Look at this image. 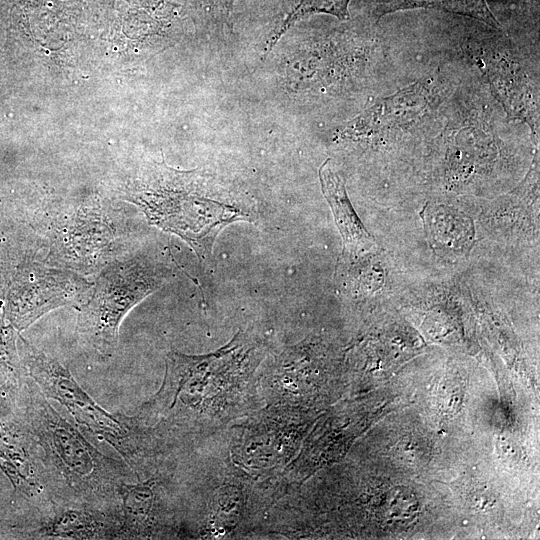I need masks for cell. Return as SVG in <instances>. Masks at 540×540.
Masks as SVG:
<instances>
[{"label":"cell","mask_w":540,"mask_h":540,"mask_svg":"<svg viewBox=\"0 0 540 540\" xmlns=\"http://www.w3.org/2000/svg\"><path fill=\"white\" fill-rule=\"evenodd\" d=\"M261 356L260 344L242 332L212 353L169 352L160 389L135 417L165 447L221 426L247 411Z\"/></svg>","instance_id":"1"},{"label":"cell","mask_w":540,"mask_h":540,"mask_svg":"<svg viewBox=\"0 0 540 540\" xmlns=\"http://www.w3.org/2000/svg\"><path fill=\"white\" fill-rule=\"evenodd\" d=\"M148 221L183 239L201 260L210 258L229 224L256 223L255 202L214 177L158 165L131 195Z\"/></svg>","instance_id":"2"},{"label":"cell","mask_w":540,"mask_h":540,"mask_svg":"<svg viewBox=\"0 0 540 540\" xmlns=\"http://www.w3.org/2000/svg\"><path fill=\"white\" fill-rule=\"evenodd\" d=\"M29 421L56 503L114 512L135 476L127 463L98 450L41 392L32 396Z\"/></svg>","instance_id":"3"},{"label":"cell","mask_w":540,"mask_h":540,"mask_svg":"<svg viewBox=\"0 0 540 540\" xmlns=\"http://www.w3.org/2000/svg\"><path fill=\"white\" fill-rule=\"evenodd\" d=\"M26 362L38 389L57 401L87 431L105 440L139 479L158 468L161 447L155 436L135 416L112 414L102 408L56 359L26 346Z\"/></svg>","instance_id":"4"},{"label":"cell","mask_w":540,"mask_h":540,"mask_svg":"<svg viewBox=\"0 0 540 540\" xmlns=\"http://www.w3.org/2000/svg\"><path fill=\"white\" fill-rule=\"evenodd\" d=\"M171 276L170 267L147 256L108 266L98 276L78 316L77 335L82 346L99 356L112 354L126 314Z\"/></svg>","instance_id":"5"},{"label":"cell","mask_w":540,"mask_h":540,"mask_svg":"<svg viewBox=\"0 0 540 540\" xmlns=\"http://www.w3.org/2000/svg\"><path fill=\"white\" fill-rule=\"evenodd\" d=\"M23 283L22 300L15 323L25 327L45 313L80 300L91 284L72 272L34 268Z\"/></svg>","instance_id":"6"},{"label":"cell","mask_w":540,"mask_h":540,"mask_svg":"<svg viewBox=\"0 0 540 540\" xmlns=\"http://www.w3.org/2000/svg\"><path fill=\"white\" fill-rule=\"evenodd\" d=\"M113 516L116 538L157 537L164 535V530L172 524L156 489L148 484V480L137 484L130 482L123 487Z\"/></svg>","instance_id":"7"},{"label":"cell","mask_w":540,"mask_h":540,"mask_svg":"<svg viewBox=\"0 0 540 540\" xmlns=\"http://www.w3.org/2000/svg\"><path fill=\"white\" fill-rule=\"evenodd\" d=\"M319 180L322 193L332 211L341 234L344 252L350 257L361 256L374 245V239L358 217L348 197L345 181L327 159L320 166Z\"/></svg>","instance_id":"8"},{"label":"cell","mask_w":540,"mask_h":540,"mask_svg":"<svg viewBox=\"0 0 540 540\" xmlns=\"http://www.w3.org/2000/svg\"><path fill=\"white\" fill-rule=\"evenodd\" d=\"M421 217L434 251L446 257H462L469 253L475 228L468 215L450 206L426 204Z\"/></svg>","instance_id":"9"},{"label":"cell","mask_w":540,"mask_h":540,"mask_svg":"<svg viewBox=\"0 0 540 540\" xmlns=\"http://www.w3.org/2000/svg\"><path fill=\"white\" fill-rule=\"evenodd\" d=\"M43 537L65 539L116 538L112 513L86 507L70 506L53 512L41 529Z\"/></svg>","instance_id":"10"},{"label":"cell","mask_w":540,"mask_h":540,"mask_svg":"<svg viewBox=\"0 0 540 540\" xmlns=\"http://www.w3.org/2000/svg\"><path fill=\"white\" fill-rule=\"evenodd\" d=\"M413 8H434L466 15L493 28L501 29V24L492 14L485 0H382L376 13L380 18L387 13Z\"/></svg>","instance_id":"11"},{"label":"cell","mask_w":540,"mask_h":540,"mask_svg":"<svg viewBox=\"0 0 540 540\" xmlns=\"http://www.w3.org/2000/svg\"><path fill=\"white\" fill-rule=\"evenodd\" d=\"M349 2L350 0H292L288 12L270 34L265 53L271 50L292 24L305 16L326 13L340 20L349 19Z\"/></svg>","instance_id":"12"},{"label":"cell","mask_w":540,"mask_h":540,"mask_svg":"<svg viewBox=\"0 0 540 540\" xmlns=\"http://www.w3.org/2000/svg\"><path fill=\"white\" fill-rule=\"evenodd\" d=\"M208 1L211 3L212 9L216 13L224 16L225 18H228L234 0H208Z\"/></svg>","instance_id":"13"}]
</instances>
